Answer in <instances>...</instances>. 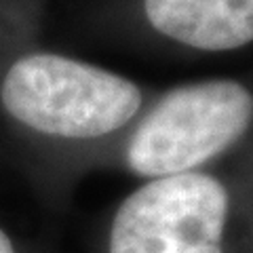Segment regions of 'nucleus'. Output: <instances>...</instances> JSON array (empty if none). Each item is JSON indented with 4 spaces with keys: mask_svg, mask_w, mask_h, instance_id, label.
Wrapping results in <instances>:
<instances>
[{
    "mask_svg": "<svg viewBox=\"0 0 253 253\" xmlns=\"http://www.w3.org/2000/svg\"><path fill=\"white\" fill-rule=\"evenodd\" d=\"M4 110L44 135L91 139L131 121L141 91L129 78L55 53L23 55L0 86Z\"/></svg>",
    "mask_w": 253,
    "mask_h": 253,
    "instance_id": "f257e3e1",
    "label": "nucleus"
},
{
    "mask_svg": "<svg viewBox=\"0 0 253 253\" xmlns=\"http://www.w3.org/2000/svg\"><path fill=\"white\" fill-rule=\"evenodd\" d=\"M253 121V95L236 81L177 86L133 133L129 167L144 177L188 173L232 146Z\"/></svg>",
    "mask_w": 253,
    "mask_h": 253,
    "instance_id": "f03ea898",
    "label": "nucleus"
},
{
    "mask_svg": "<svg viewBox=\"0 0 253 253\" xmlns=\"http://www.w3.org/2000/svg\"><path fill=\"white\" fill-rule=\"evenodd\" d=\"M228 192L205 173L158 177L116 211L110 253H224Z\"/></svg>",
    "mask_w": 253,
    "mask_h": 253,
    "instance_id": "7ed1b4c3",
    "label": "nucleus"
},
{
    "mask_svg": "<svg viewBox=\"0 0 253 253\" xmlns=\"http://www.w3.org/2000/svg\"><path fill=\"white\" fill-rule=\"evenodd\" d=\"M163 36L201 51H232L253 42V0H144Z\"/></svg>",
    "mask_w": 253,
    "mask_h": 253,
    "instance_id": "20e7f679",
    "label": "nucleus"
},
{
    "mask_svg": "<svg viewBox=\"0 0 253 253\" xmlns=\"http://www.w3.org/2000/svg\"><path fill=\"white\" fill-rule=\"evenodd\" d=\"M0 253H15V247H13V243L11 239L6 236V232L0 228Z\"/></svg>",
    "mask_w": 253,
    "mask_h": 253,
    "instance_id": "39448f33",
    "label": "nucleus"
}]
</instances>
